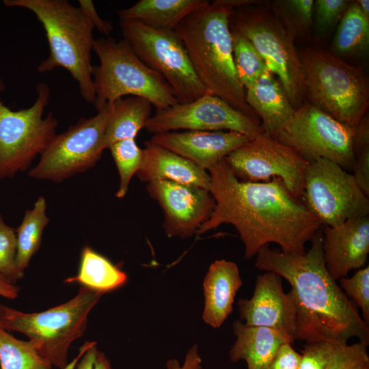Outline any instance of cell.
<instances>
[{
  "instance_id": "1",
  "label": "cell",
  "mask_w": 369,
  "mask_h": 369,
  "mask_svg": "<svg viewBox=\"0 0 369 369\" xmlns=\"http://www.w3.org/2000/svg\"><path fill=\"white\" fill-rule=\"evenodd\" d=\"M209 191L215 204L197 235L224 223L234 226L249 260L263 246L277 244L286 253L303 254L323 225L303 200L278 179L266 182L239 180L225 159L208 171Z\"/></svg>"
},
{
  "instance_id": "2",
  "label": "cell",
  "mask_w": 369,
  "mask_h": 369,
  "mask_svg": "<svg viewBox=\"0 0 369 369\" xmlns=\"http://www.w3.org/2000/svg\"><path fill=\"white\" fill-rule=\"evenodd\" d=\"M311 241L301 254L267 245L256 255L257 269L277 273L291 286L297 308L295 340L346 344L356 337L369 344L368 326L326 268L321 229Z\"/></svg>"
},
{
  "instance_id": "3",
  "label": "cell",
  "mask_w": 369,
  "mask_h": 369,
  "mask_svg": "<svg viewBox=\"0 0 369 369\" xmlns=\"http://www.w3.org/2000/svg\"><path fill=\"white\" fill-rule=\"evenodd\" d=\"M241 3V0L209 1L184 19L175 31L206 92L258 119L246 102L245 90L233 61L229 16Z\"/></svg>"
},
{
  "instance_id": "4",
  "label": "cell",
  "mask_w": 369,
  "mask_h": 369,
  "mask_svg": "<svg viewBox=\"0 0 369 369\" xmlns=\"http://www.w3.org/2000/svg\"><path fill=\"white\" fill-rule=\"evenodd\" d=\"M3 4L30 10L42 23L49 55L40 63L38 71L43 73L57 67L65 68L77 82L85 101L94 103L91 54L95 27L84 11L66 0H4Z\"/></svg>"
},
{
  "instance_id": "5",
  "label": "cell",
  "mask_w": 369,
  "mask_h": 369,
  "mask_svg": "<svg viewBox=\"0 0 369 369\" xmlns=\"http://www.w3.org/2000/svg\"><path fill=\"white\" fill-rule=\"evenodd\" d=\"M299 56L310 103L355 128L369 106L368 81L361 69L320 46L305 47Z\"/></svg>"
},
{
  "instance_id": "6",
  "label": "cell",
  "mask_w": 369,
  "mask_h": 369,
  "mask_svg": "<svg viewBox=\"0 0 369 369\" xmlns=\"http://www.w3.org/2000/svg\"><path fill=\"white\" fill-rule=\"evenodd\" d=\"M103 294L80 286L69 301L41 312L27 313L0 303V326L25 335L39 355L64 368L71 344L84 333L88 315Z\"/></svg>"
},
{
  "instance_id": "7",
  "label": "cell",
  "mask_w": 369,
  "mask_h": 369,
  "mask_svg": "<svg viewBox=\"0 0 369 369\" xmlns=\"http://www.w3.org/2000/svg\"><path fill=\"white\" fill-rule=\"evenodd\" d=\"M93 51L100 61L92 68L96 111L124 96L142 97L156 109L178 103L166 81L138 57L125 40H94Z\"/></svg>"
},
{
  "instance_id": "8",
  "label": "cell",
  "mask_w": 369,
  "mask_h": 369,
  "mask_svg": "<svg viewBox=\"0 0 369 369\" xmlns=\"http://www.w3.org/2000/svg\"><path fill=\"white\" fill-rule=\"evenodd\" d=\"M231 30L246 38L280 82L295 109L303 103L301 66L295 42L270 8L249 0L230 10Z\"/></svg>"
},
{
  "instance_id": "9",
  "label": "cell",
  "mask_w": 369,
  "mask_h": 369,
  "mask_svg": "<svg viewBox=\"0 0 369 369\" xmlns=\"http://www.w3.org/2000/svg\"><path fill=\"white\" fill-rule=\"evenodd\" d=\"M4 88L0 77V180L25 171L49 146L58 126L51 112L43 116L51 97L46 83H38L33 104L18 111H12L4 105L1 99Z\"/></svg>"
},
{
  "instance_id": "10",
  "label": "cell",
  "mask_w": 369,
  "mask_h": 369,
  "mask_svg": "<svg viewBox=\"0 0 369 369\" xmlns=\"http://www.w3.org/2000/svg\"><path fill=\"white\" fill-rule=\"evenodd\" d=\"M124 40L138 57L159 74L178 103H187L206 94L175 30L154 29L140 21L120 20Z\"/></svg>"
},
{
  "instance_id": "11",
  "label": "cell",
  "mask_w": 369,
  "mask_h": 369,
  "mask_svg": "<svg viewBox=\"0 0 369 369\" xmlns=\"http://www.w3.org/2000/svg\"><path fill=\"white\" fill-rule=\"evenodd\" d=\"M355 128L310 104L303 102L289 120L271 134L297 151L306 161L326 159L352 170Z\"/></svg>"
},
{
  "instance_id": "12",
  "label": "cell",
  "mask_w": 369,
  "mask_h": 369,
  "mask_svg": "<svg viewBox=\"0 0 369 369\" xmlns=\"http://www.w3.org/2000/svg\"><path fill=\"white\" fill-rule=\"evenodd\" d=\"M111 111L105 105L90 118H82L55 135L28 175L36 180L61 182L96 165L105 150L104 135Z\"/></svg>"
},
{
  "instance_id": "13",
  "label": "cell",
  "mask_w": 369,
  "mask_h": 369,
  "mask_svg": "<svg viewBox=\"0 0 369 369\" xmlns=\"http://www.w3.org/2000/svg\"><path fill=\"white\" fill-rule=\"evenodd\" d=\"M302 200L323 226H336L369 215V199L353 175L326 159L309 163Z\"/></svg>"
},
{
  "instance_id": "14",
  "label": "cell",
  "mask_w": 369,
  "mask_h": 369,
  "mask_svg": "<svg viewBox=\"0 0 369 369\" xmlns=\"http://www.w3.org/2000/svg\"><path fill=\"white\" fill-rule=\"evenodd\" d=\"M225 160L241 180H280L292 194L302 199L309 163L297 151L264 132L232 151Z\"/></svg>"
},
{
  "instance_id": "15",
  "label": "cell",
  "mask_w": 369,
  "mask_h": 369,
  "mask_svg": "<svg viewBox=\"0 0 369 369\" xmlns=\"http://www.w3.org/2000/svg\"><path fill=\"white\" fill-rule=\"evenodd\" d=\"M144 128L154 134L184 129L234 131L251 137L264 132L258 119L208 93L189 102H178L166 109H156Z\"/></svg>"
},
{
  "instance_id": "16",
  "label": "cell",
  "mask_w": 369,
  "mask_h": 369,
  "mask_svg": "<svg viewBox=\"0 0 369 369\" xmlns=\"http://www.w3.org/2000/svg\"><path fill=\"white\" fill-rule=\"evenodd\" d=\"M146 189L163 210V227L169 237L187 238L196 234L215 204L208 190L195 186L154 180L148 182Z\"/></svg>"
},
{
  "instance_id": "17",
  "label": "cell",
  "mask_w": 369,
  "mask_h": 369,
  "mask_svg": "<svg viewBox=\"0 0 369 369\" xmlns=\"http://www.w3.org/2000/svg\"><path fill=\"white\" fill-rule=\"evenodd\" d=\"M282 278L271 271L257 276L252 297L238 301L240 320L247 325L280 330L294 337L296 303L292 292L284 291Z\"/></svg>"
},
{
  "instance_id": "18",
  "label": "cell",
  "mask_w": 369,
  "mask_h": 369,
  "mask_svg": "<svg viewBox=\"0 0 369 369\" xmlns=\"http://www.w3.org/2000/svg\"><path fill=\"white\" fill-rule=\"evenodd\" d=\"M251 137L234 131H186L155 133L150 143L208 171Z\"/></svg>"
},
{
  "instance_id": "19",
  "label": "cell",
  "mask_w": 369,
  "mask_h": 369,
  "mask_svg": "<svg viewBox=\"0 0 369 369\" xmlns=\"http://www.w3.org/2000/svg\"><path fill=\"white\" fill-rule=\"evenodd\" d=\"M322 232L325 266L334 280L365 266L369 253V216L336 226H324Z\"/></svg>"
},
{
  "instance_id": "20",
  "label": "cell",
  "mask_w": 369,
  "mask_h": 369,
  "mask_svg": "<svg viewBox=\"0 0 369 369\" xmlns=\"http://www.w3.org/2000/svg\"><path fill=\"white\" fill-rule=\"evenodd\" d=\"M146 144L136 174L140 180H169L209 191L210 178L207 171L165 148L149 141Z\"/></svg>"
},
{
  "instance_id": "21",
  "label": "cell",
  "mask_w": 369,
  "mask_h": 369,
  "mask_svg": "<svg viewBox=\"0 0 369 369\" xmlns=\"http://www.w3.org/2000/svg\"><path fill=\"white\" fill-rule=\"evenodd\" d=\"M243 284L237 264L224 259L213 262L204 277V321L219 328L232 313L237 291Z\"/></svg>"
},
{
  "instance_id": "22",
  "label": "cell",
  "mask_w": 369,
  "mask_h": 369,
  "mask_svg": "<svg viewBox=\"0 0 369 369\" xmlns=\"http://www.w3.org/2000/svg\"><path fill=\"white\" fill-rule=\"evenodd\" d=\"M236 340L229 351L232 362L243 360L247 369H266L278 348L292 343L294 337L271 328L247 325L240 320L232 324Z\"/></svg>"
},
{
  "instance_id": "23",
  "label": "cell",
  "mask_w": 369,
  "mask_h": 369,
  "mask_svg": "<svg viewBox=\"0 0 369 369\" xmlns=\"http://www.w3.org/2000/svg\"><path fill=\"white\" fill-rule=\"evenodd\" d=\"M245 100L260 118L264 133L269 135L280 128L295 111L280 82L269 69L246 89Z\"/></svg>"
},
{
  "instance_id": "24",
  "label": "cell",
  "mask_w": 369,
  "mask_h": 369,
  "mask_svg": "<svg viewBox=\"0 0 369 369\" xmlns=\"http://www.w3.org/2000/svg\"><path fill=\"white\" fill-rule=\"evenodd\" d=\"M209 3L206 0H140L118 11L120 20L140 21L159 29L175 30L188 16Z\"/></svg>"
},
{
  "instance_id": "25",
  "label": "cell",
  "mask_w": 369,
  "mask_h": 369,
  "mask_svg": "<svg viewBox=\"0 0 369 369\" xmlns=\"http://www.w3.org/2000/svg\"><path fill=\"white\" fill-rule=\"evenodd\" d=\"M106 126L103 147L109 149L115 142L135 139L151 117L152 105L139 96H128L115 100Z\"/></svg>"
},
{
  "instance_id": "26",
  "label": "cell",
  "mask_w": 369,
  "mask_h": 369,
  "mask_svg": "<svg viewBox=\"0 0 369 369\" xmlns=\"http://www.w3.org/2000/svg\"><path fill=\"white\" fill-rule=\"evenodd\" d=\"M127 275L108 258L85 245L81 250L77 274L64 282L79 284L105 294L123 286Z\"/></svg>"
},
{
  "instance_id": "27",
  "label": "cell",
  "mask_w": 369,
  "mask_h": 369,
  "mask_svg": "<svg viewBox=\"0 0 369 369\" xmlns=\"http://www.w3.org/2000/svg\"><path fill=\"white\" fill-rule=\"evenodd\" d=\"M368 48L369 20L361 13L355 1H352L338 25L331 53L344 59L366 55Z\"/></svg>"
},
{
  "instance_id": "28",
  "label": "cell",
  "mask_w": 369,
  "mask_h": 369,
  "mask_svg": "<svg viewBox=\"0 0 369 369\" xmlns=\"http://www.w3.org/2000/svg\"><path fill=\"white\" fill-rule=\"evenodd\" d=\"M46 209V200L40 196L33 208L26 210L20 225L16 230V264L23 273L40 247L44 229L49 222Z\"/></svg>"
},
{
  "instance_id": "29",
  "label": "cell",
  "mask_w": 369,
  "mask_h": 369,
  "mask_svg": "<svg viewBox=\"0 0 369 369\" xmlns=\"http://www.w3.org/2000/svg\"><path fill=\"white\" fill-rule=\"evenodd\" d=\"M313 5V0H277L270 9L295 42L310 36Z\"/></svg>"
},
{
  "instance_id": "30",
  "label": "cell",
  "mask_w": 369,
  "mask_h": 369,
  "mask_svg": "<svg viewBox=\"0 0 369 369\" xmlns=\"http://www.w3.org/2000/svg\"><path fill=\"white\" fill-rule=\"evenodd\" d=\"M1 369H53L29 341L15 338L0 326Z\"/></svg>"
},
{
  "instance_id": "31",
  "label": "cell",
  "mask_w": 369,
  "mask_h": 369,
  "mask_svg": "<svg viewBox=\"0 0 369 369\" xmlns=\"http://www.w3.org/2000/svg\"><path fill=\"white\" fill-rule=\"evenodd\" d=\"M235 70L245 90L251 86L268 68L253 44L243 36L231 30Z\"/></svg>"
},
{
  "instance_id": "32",
  "label": "cell",
  "mask_w": 369,
  "mask_h": 369,
  "mask_svg": "<svg viewBox=\"0 0 369 369\" xmlns=\"http://www.w3.org/2000/svg\"><path fill=\"white\" fill-rule=\"evenodd\" d=\"M120 176V185L116 197H124L128 189L130 182L138 172L142 161L143 149L135 139H127L112 144L109 148Z\"/></svg>"
},
{
  "instance_id": "33",
  "label": "cell",
  "mask_w": 369,
  "mask_h": 369,
  "mask_svg": "<svg viewBox=\"0 0 369 369\" xmlns=\"http://www.w3.org/2000/svg\"><path fill=\"white\" fill-rule=\"evenodd\" d=\"M352 1L316 0L313 5V20L316 34L329 36L340 23Z\"/></svg>"
},
{
  "instance_id": "34",
  "label": "cell",
  "mask_w": 369,
  "mask_h": 369,
  "mask_svg": "<svg viewBox=\"0 0 369 369\" xmlns=\"http://www.w3.org/2000/svg\"><path fill=\"white\" fill-rule=\"evenodd\" d=\"M16 253V232L0 213V275L14 284L24 275L17 266Z\"/></svg>"
},
{
  "instance_id": "35",
  "label": "cell",
  "mask_w": 369,
  "mask_h": 369,
  "mask_svg": "<svg viewBox=\"0 0 369 369\" xmlns=\"http://www.w3.org/2000/svg\"><path fill=\"white\" fill-rule=\"evenodd\" d=\"M345 295L351 298L361 310L362 319L369 324V266L359 269L351 277L339 279Z\"/></svg>"
},
{
  "instance_id": "36",
  "label": "cell",
  "mask_w": 369,
  "mask_h": 369,
  "mask_svg": "<svg viewBox=\"0 0 369 369\" xmlns=\"http://www.w3.org/2000/svg\"><path fill=\"white\" fill-rule=\"evenodd\" d=\"M368 344H338L329 369H369Z\"/></svg>"
},
{
  "instance_id": "37",
  "label": "cell",
  "mask_w": 369,
  "mask_h": 369,
  "mask_svg": "<svg viewBox=\"0 0 369 369\" xmlns=\"http://www.w3.org/2000/svg\"><path fill=\"white\" fill-rule=\"evenodd\" d=\"M338 345L325 341L306 343L300 353V369H329Z\"/></svg>"
},
{
  "instance_id": "38",
  "label": "cell",
  "mask_w": 369,
  "mask_h": 369,
  "mask_svg": "<svg viewBox=\"0 0 369 369\" xmlns=\"http://www.w3.org/2000/svg\"><path fill=\"white\" fill-rule=\"evenodd\" d=\"M352 167L353 177L360 190L369 196V146L356 150Z\"/></svg>"
},
{
  "instance_id": "39",
  "label": "cell",
  "mask_w": 369,
  "mask_h": 369,
  "mask_svg": "<svg viewBox=\"0 0 369 369\" xmlns=\"http://www.w3.org/2000/svg\"><path fill=\"white\" fill-rule=\"evenodd\" d=\"M301 354L291 343L282 344L272 357L266 369H300Z\"/></svg>"
},
{
  "instance_id": "40",
  "label": "cell",
  "mask_w": 369,
  "mask_h": 369,
  "mask_svg": "<svg viewBox=\"0 0 369 369\" xmlns=\"http://www.w3.org/2000/svg\"><path fill=\"white\" fill-rule=\"evenodd\" d=\"M79 7L84 11L89 18L91 20L94 27L106 36H110L113 31V27L111 23L101 18L91 0H79Z\"/></svg>"
},
{
  "instance_id": "41",
  "label": "cell",
  "mask_w": 369,
  "mask_h": 369,
  "mask_svg": "<svg viewBox=\"0 0 369 369\" xmlns=\"http://www.w3.org/2000/svg\"><path fill=\"white\" fill-rule=\"evenodd\" d=\"M202 360L198 353L197 345H193L187 352L184 361L181 365L176 359L166 362L167 369H202Z\"/></svg>"
},
{
  "instance_id": "42",
  "label": "cell",
  "mask_w": 369,
  "mask_h": 369,
  "mask_svg": "<svg viewBox=\"0 0 369 369\" xmlns=\"http://www.w3.org/2000/svg\"><path fill=\"white\" fill-rule=\"evenodd\" d=\"M97 343L89 348L81 356L74 369H93L94 363L97 353Z\"/></svg>"
},
{
  "instance_id": "43",
  "label": "cell",
  "mask_w": 369,
  "mask_h": 369,
  "mask_svg": "<svg viewBox=\"0 0 369 369\" xmlns=\"http://www.w3.org/2000/svg\"><path fill=\"white\" fill-rule=\"evenodd\" d=\"M20 288L0 275V296L9 299L18 297Z\"/></svg>"
},
{
  "instance_id": "44",
  "label": "cell",
  "mask_w": 369,
  "mask_h": 369,
  "mask_svg": "<svg viewBox=\"0 0 369 369\" xmlns=\"http://www.w3.org/2000/svg\"><path fill=\"white\" fill-rule=\"evenodd\" d=\"M93 369H112L109 359L103 352L97 351Z\"/></svg>"
},
{
  "instance_id": "45",
  "label": "cell",
  "mask_w": 369,
  "mask_h": 369,
  "mask_svg": "<svg viewBox=\"0 0 369 369\" xmlns=\"http://www.w3.org/2000/svg\"><path fill=\"white\" fill-rule=\"evenodd\" d=\"M95 342H89L86 341L83 343V344L79 348V353L77 355L70 361L69 362L67 366L63 368V369H74L76 364L81 357V356L84 354V353L90 348Z\"/></svg>"
},
{
  "instance_id": "46",
  "label": "cell",
  "mask_w": 369,
  "mask_h": 369,
  "mask_svg": "<svg viewBox=\"0 0 369 369\" xmlns=\"http://www.w3.org/2000/svg\"><path fill=\"white\" fill-rule=\"evenodd\" d=\"M360 11L364 16L369 20V1L368 0H357L355 1Z\"/></svg>"
}]
</instances>
